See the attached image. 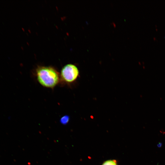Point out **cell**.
<instances>
[{"mask_svg": "<svg viewBox=\"0 0 165 165\" xmlns=\"http://www.w3.org/2000/svg\"><path fill=\"white\" fill-rule=\"evenodd\" d=\"M35 75L40 85L47 88H54L60 81V74L51 66H38L36 69Z\"/></svg>", "mask_w": 165, "mask_h": 165, "instance_id": "cell-1", "label": "cell"}, {"mask_svg": "<svg viewBox=\"0 0 165 165\" xmlns=\"http://www.w3.org/2000/svg\"><path fill=\"white\" fill-rule=\"evenodd\" d=\"M79 75V70L75 65L68 64L63 66L61 70L60 80L65 83H72L77 79Z\"/></svg>", "mask_w": 165, "mask_h": 165, "instance_id": "cell-2", "label": "cell"}, {"mask_svg": "<svg viewBox=\"0 0 165 165\" xmlns=\"http://www.w3.org/2000/svg\"><path fill=\"white\" fill-rule=\"evenodd\" d=\"M102 165H118L115 160H108L105 161Z\"/></svg>", "mask_w": 165, "mask_h": 165, "instance_id": "cell-3", "label": "cell"}, {"mask_svg": "<svg viewBox=\"0 0 165 165\" xmlns=\"http://www.w3.org/2000/svg\"><path fill=\"white\" fill-rule=\"evenodd\" d=\"M69 120V117L67 115L64 116L61 119L60 122L63 124H66L68 122Z\"/></svg>", "mask_w": 165, "mask_h": 165, "instance_id": "cell-4", "label": "cell"}, {"mask_svg": "<svg viewBox=\"0 0 165 165\" xmlns=\"http://www.w3.org/2000/svg\"><path fill=\"white\" fill-rule=\"evenodd\" d=\"M162 145V144L161 142H160L157 144V146L158 148H160Z\"/></svg>", "mask_w": 165, "mask_h": 165, "instance_id": "cell-5", "label": "cell"}, {"mask_svg": "<svg viewBox=\"0 0 165 165\" xmlns=\"http://www.w3.org/2000/svg\"><path fill=\"white\" fill-rule=\"evenodd\" d=\"M164 38H165V36H164Z\"/></svg>", "mask_w": 165, "mask_h": 165, "instance_id": "cell-6", "label": "cell"}]
</instances>
